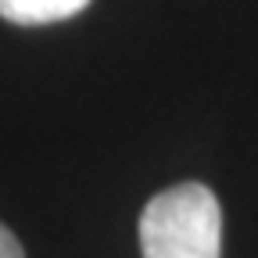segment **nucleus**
<instances>
[{"label":"nucleus","instance_id":"f257e3e1","mask_svg":"<svg viewBox=\"0 0 258 258\" xmlns=\"http://www.w3.org/2000/svg\"><path fill=\"white\" fill-rule=\"evenodd\" d=\"M144 258H219L222 208L205 183H179L154 194L140 212Z\"/></svg>","mask_w":258,"mask_h":258},{"label":"nucleus","instance_id":"7ed1b4c3","mask_svg":"<svg viewBox=\"0 0 258 258\" xmlns=\"http://www.w3.org/2000/svg\"><path fill=\"white\" fill-rule=\"evenodd\" d=\"M0 258H25V251H22V244L15 240V233L8 230L4 222H0Z\"/></svg>","mask_w":258,"mask_h":258},{"label":"nucleus","instance_id":"f03ea898","mask_svg":"<svg viewBox=\"0 0 258 258\" xmlns=\"http://www.w3.org/2000/svg\"><path fill=\"white\" fill-rule=\"evenodd\" d=\"M90 0H0V18L15 25H50L79 15Z\"/></svg>","mask_w":258,"mask_h":258}]
</instances>
